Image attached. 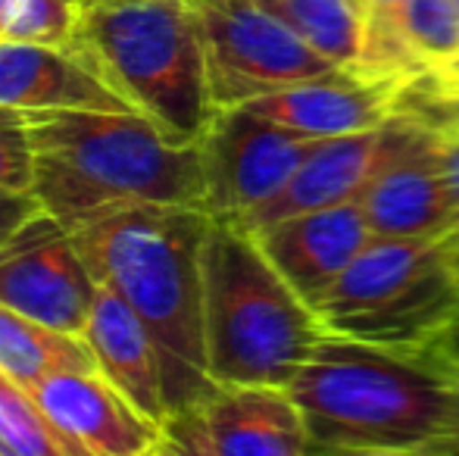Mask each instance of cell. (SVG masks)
I'll return each mask as SVG.
<instances>
[{"label":"cell","instance_id":"cell-15","mask_svg":"<svg viewBox=\"0 0 459 456\" xmlns=\"http://www.w3.org/2000/svg\"><path fill=\"white\" fill-rule=\"evenodd\" d=\"M0 107L35 110H132L69 44L0 38Z\"/></svg>","mask_w":459,"mask_h":456},{"label":"cell","instance_id":"cell-16","mask_svg":"<svg viewBox=\"0 0 459 456\" xmlns=\"http://www.w3.org/2000/svg\"><path fill=\"white\" fill-rule=\"evenodd\" d=\"M368 73L412 75L459 56V0H366Z\"/></svg>","mask_w":459,"mask_h":456},{"label":"cell","instance_id":"cell-27","mask_svg":"<svg viewBox=\"0 0 459 456\" xmlns=\"http://www.w3.org/2000/svg\"><path fill=\"white\" fill-rule=\"evenodd\" d=\"M422 353L435 359L437 366H444L447 372H454V375L459 378V310H456V316L441 329V335L425 347Z\"/></svg>","mask_w":459,"mask_h":456},{"label":"cell","instance_id":"cell-10","mask_svg":"<svg viewBox=\"0 0 459 456\" xmlns=\"http://www.w3.org/2000/svg\"><path fill=\"white\" fill-rule=\"evenodd\" d=\"M163 453L307 456L316 453L294 394L278 384H219L163 422Z\"/></svg>","mask_w":459,"mask_h":456},{"label":"cell","instance_id":"cell-19","mask_svg":"<svg viewBox=\"0 0 459 456\" xmlns=\"http://www.w3.org/2000/svg\"><path fill=\"white\" fill-rule=\"evenodd\" d=\"M0 369L22 388H35L63 369H97L79 335L50 329L13 306L0 304Z\"/></svg>","mask_w":459,"mask_h":456},{"label":"cell","instance_id":"cell-11","mask_svg":"<svg viewBox=\"0 0 459 456\" xmlns=\"http://www.w3.org/2000/svg\"><path fill=\"white\" fill-rule=\"evenodd\" d=\"M97 288L73 231L48 210L0 247V304L50 329L82 338Z\"/></svg>","mask_w":459,"mask_h":456},{"label":"cell","instance_id":"cell-25","mask_svg":"<svg viewBox=\"0 0 459 456\" xmlns=\"http://www.w3.org/2000/svg\"><path fill=\"white\" fill-rule=\"evenodd\" d=\"M41 210L35 191H0V247Z\"/></svg>","mask_w":459,"mask_h":456},{"label":"cell","instance_id":"cell-7","mask_svg":"<svg viewBox=\"0 0 459 456\" xmlns=\"http://www.w3.org/2000/svg\"><path fill=\"white\" fill-rule=\"evenodd\" d=\"M200 16L216 107H238L332 73L284 19L260 0H191Z\"/></svg>","mask_w":459,"mask_h":456},{"label":"cell","instance_id":"cell-12","mask_svg":"<svg viewBox=\"0 0 459 456\" xmlns=\"http://www.w3.org/2000/svg\"><path fill=\"white\" fill-rule=\"evenodd\" d=\"M31 397L75 456L163 453V426L97 369L54 372L31 388Z\"/></svg>","mask_w":459,"mask_h":456},{"label":"cell","instance_id":"cell-4","mask_svg":"<svg viewBox=\"0 0 459 456\" xmlns=\"http://www.w3.org/2000/svg\"><path fill=\"white\" fill-rule=\"evenodd\" d=\"M204 338L216 384L288 388L325 325L263 254L247 226L210 216L204 235Z\"/></svg>","mask_w":459,"mask_h":456},{"label":"cell","instance_id":"cell-8","mask_svg":"<svg viewBox=\"0 0 459 456\" xmlns=\"http://www.w3.org/2000/svg\"><path fill=\"white\" fill-rule=\"evenodd\" d=\"M357 203L372 235L444 237L450 228L441 132L406 110L378 125L375 157Z\"/></svg>","mask_w":459,"mask_h":456},{"label":"cell","instance_id":"cell-28","mask_svg":"<svg viewBox=\"0 0 459 456\" xmlns=\"http://www.w3.org/2000/svg\"><path fill=\"white\" fill-rule=\"evenodd\" d=\"M429 456H459V391H456V403H454V413H450L447 428H444V434L435 441Z\"/></svg>","mask_w":459,"mask_h":456},{"label":"cell","instance_id":"cell-3","mask_svg":"<svg viewBox=\"0 0 459 456\" xmlns=\"http://www.w3.org/2000/svg\"><path fill=\"white\" fill-rule=\"evenodd\" d=\"M288 391L316 453L429 456L454 413L459 378L422 350L325 331Z\"/></svg>","mask_w":459,"mask_h":456},{"label":"cell","instance_id":"cell-32","mask_svg":"<svg viewBox=\"0 0 459 456\" xmlns=\"http://www.w3.org/2000/svg\"><path fill=\"white\" fill-rule=\"evenodd\" d=\"M75 4H79V0H75Z\"/></svg>","mask_w":459,"mask_h":456},{"label":"cell","instance_id":"cell-6","mask_svg":"<svg viewBox=\"0 0 459 456\" xmlns=\"http://www.w3.org/2000/svg\"><path fill=\"white\" fill-rule=\"evenodd\" d=\"M456 310L459 279L444 237L385 235H372L316 304L325 331L391 350H425Z\"/></svg>","mask_w":459,"mask_h":456},{"label":"cell","instance_id":"cell-24","mask_svg":"<svg viewBox=\"0 0 459 456\" xmlns=\"http://www.w3.org/2000/svg\"><path fill=\"white\" fill-rule=\"evenodd\" d=\"M35 188V151L29 119L16 107H0V191Z\"/></svg>","mask_w":459,"mask_h":456},{"label":"cell","instance_id":"cell-14","mask_svg":"<svg viewBox=\"0 0 459 456\" xmlns=\"http://www.w3.org/2000/svg\"><path fill=\"white\" fill-rule=\"evenodd\" d=\"M254 235L263 254L313 310L372 241V228L357 201L290 216Z\"/></svg>","mask_w":459,"mask_h":456},{"label":"cell","instance_id":"cell-5","mask_svg":"<svg viewBox=\"0 0 459 456\" xmlns=\"http://www.w3.org/2000/svg\"><path fill=\"white\" fill-rule=\"evenodd\" d=\"M69 47L169 138L194 144L216 104L200 16L191 0L85 4Z\"/></svg>","mask_w":459,"mask_h":456},{"label":"cell","instance_id":"cell-13","mask_svg":"<svg viewBox=\"0 0 459 456\" xmlns=\"http://www.w3.org/2000/svg\"><path fill=\"white\" fill-rule=\"evenodd\" d=\"M410 79L363 69H332L309 82H297L281 91L250 100L254 113L303 138H341L372 132L397 110L400 91Z\"/></svg>","mask_w":459,"mask_h":456},{"label":"cell","instance_id":"cell-23","mask_svg":"<svg viewBox=\"0 0 459 456\" xmlns=\"http://www.w3.org/2000/svg\"><path fill=\"white\" fill-rule=\"evenodd\" d=\"M397 110L419 116L437 132H459V75L444 66L412 75L400 91Z\"/></svg>","mask_w":459,"mask_h":456},{"label":"cell","instance_id":"cell-17","mask_svg":"<svg viewBox=\"0 0 459 456\" xmlns=\"http://www.w3.org/2000/svg\"><path fill=\"white\" fill-rule=\"evenodd\" d=\"M82 341L91 350L97 372L107 375L141 413L160 426L169 419L163 359H160L157 341L119 294L103 285L97 288Z\"/></svg>","mask_w":459,"mask_h":456},{"label":"cell","instance_id":"cell-20","mask_svg":"<svg viewBox=\"0 0 459 456\" xmlns=\"http://www.w3.org/2000/svg\"><path fill=\"white\" fill-rule=\"evenodd\" d=\"M260 4L284 19L332 66L368 73L366 0H260Z\"/></svg>","mask_w":459,"mask_h":456},{"label":"cell","instance_id":"cell-18","mask_svg":"<svg viewBox=\"0 0 459 456\" xmlns=\"http://www.w3.org/2000/svg\"><path fill=\"white\" fill-rule=\"evenodd\" d=\"M375 141H378V128L341 134V138H319L273 201L238 222L250 231H260L290 216L357 201L375 157Z\"/></svg>","mask_w":459,"mask_h":456},{"label":"cell","instance_id":"cell-21","mask_svg":"<svg viewBox=\"0 0 459 456\" xmlns=\"http://www.w3.org/2000/svg\"><path fill=\"white\" fill-rule=\"evenodd\" d=\"M0 456H75L29 388L0 369Z\"/></svg>","mask_w":459,"mask_h":456},{"label":"cell","instance_id":"cell-1","mask_svg":"<svg viewBox=\"0 0 459 456\" xmlns=\"http://www.w3.org/2000/svg\"><path fill=\"white\" fill-rule=\"evenodd\" d=\"M206 226V210L147 203L69 228L97 285L119 294L157 341L169 416L219 388L204 338Z\"/></svg>","mask_w":459,"mask_h":456},{"label":"cell","instance_id":"cell-29","mask_svg":"<svg viewBox=\"0 0 459 456\" xmlns=\"http://www.w3.org/2000/svg\"><path fill=\"white\" fill-rule=\"evenodd\" d=\"M444 244H447V250H450V262H454L456 279H459V235H444Z\"/></svg>","mask_w":459,"mask_h":456},{"label":"cell","instance_id":"cell-22","mask_svg":"<svg viewBox=\"0 0 459 456\" xmlns=\"http://www.w3.org/2000/svg\"><path fill=\"white\" fill-rule=\"evenodd\" d=\"M75 0H16L6 13L0 38L22 44H69L79 25Z\"/></svg>","mask_w":459,"mask_h":456},{"label":"cell","instance_id":"cell-30","mask_svg":"<svg viewBox=\"0 0 459 456\" xmlns=\"http://www.w3.org/2000/svg\"><path fill=\"white\" fill-rule=\"evenodd\" d=\"M16 4V0H0V29H4L6 22V13H10V6Z\"/></svg>","mask_w":459,"mask_h":456},{"label":"cell","instance_id":"cell-26","mask_svg":"<svg viewBox=\"0 0 459 456\" xmlns=\"http://www.w3.org/2000/svg\"><path fill=\"white\" fill-rule=\"evenodd\" d=\"M441 166H444V191L450 207L447 235H459V132H441Z\"/></svg>","mask_w":459,"mask_h":456},{"label":"cell","instance_id":"cell-2","mask_svg":"<svg viewBox=\"0 0 459 456\" xmlns=\"http://www.w3.org/2000/svg\"><path fill=\"white\" fill-rule=\"evenodd\" d=\"M35 197L66 228L163 203L206 210L200 144H182L134 110L25 113Z\"/></svg>","mask_w":459,"mask_h":456},{"label":"cell","instance_id":"cell-9","mask_svg":"<svg viewBox=\"0 0 459 456\" xmlns=\"http://www.w3.org/2000/svg\"><path fill=\"white\" fill-rule=\"evenodd\" d=\"M319 138H303L250 107H216L200 134L206 213L244 219L273 201Z\"/></svg>","mask_w":459,"mask_h":456},{"label":"cell","instance_id":"cell-31","mask_svg":"<svg viewBox=\"0 0 459 456\" xmlns=\"http://www.w3.org/2000/svg\"><path fill=\"white\" fill-rule=\"evenodd\" d=\"M79 4H82V6H85V4H97V0H79Z\"/></svg>","mask_w":459,"mask_h":456}]
</instances>
